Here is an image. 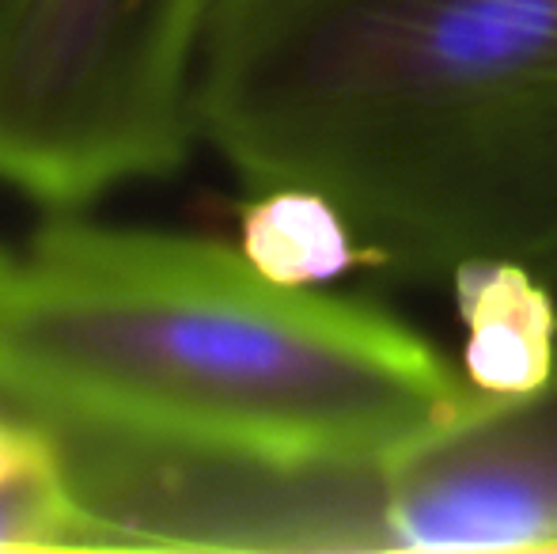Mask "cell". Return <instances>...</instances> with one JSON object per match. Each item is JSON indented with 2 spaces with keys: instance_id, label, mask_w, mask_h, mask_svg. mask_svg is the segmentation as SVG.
Listing matches in <instances>:
<instances>
[{
  "instance_id": "1",
  "label": "cell",
  "mask_w": 557,
  "mask_h": 554,
  "mask_svg": "<svg viewBox=\"0 0 557 554\" xmlns=\"http://www.w3.org/2000/svg\"><path fill=\"white\" fill-rule=\"evenodd\" d=\"M474 399L425 334L239 247L69 213L0 244V403L53 433L383 456Z\"/></svg>"
},
{
  "instance_id": "2",
  "label": "cell",
  "mask_w": 557,
  "mask_h": 554,
  "mask_svg": "<svg viewBox=\"0 0 557 554\" xmlns=\"http://www.w3.org/2000/svg\"><path fill=\"white\" fill-rule=\"evenodd\" d=\"M198 126L255 190L326 194L375 267L557 288V0H235Z\"/></svg>"
},
{
  "instance_id": "3",
  "label": "cell",
  "mask_w": 557,
  "mask_h": 554,
  "mask_svg": "<svg viewBox=\"0 0 557 554\" xmlns=\"http://www.w3.org/2000/svg\"><path fill=\"white\" fill-rule=\"evenodd\" d=\"M235 0H12L0 15V186L58 213L168 178Z\"/></svg>"
},
{
  "instance_id": "4",
  "label": "cell",
  "mask_w": 557,
  "mask_h": 554,
  "mask_svg": "<svg viewBox=\"0 0 557 554\" xmlns=\"http://www.w3.org/2000/svg\"><path fill=\"white\" fill-rule=\"evenodd\" d=\"M380 551H557V369L395 452L326 459L319 554Z\"/></svg>"
},
{
  "instance_id": "5",
  "label": "cell",
  "mask_w": 557,
  "mask_h": 554,
  "mask_svg": "<svg viewBox=\"0 0 557 554\" xmlns=\"http://www.w3.org/2000/svg\"><path fill=\"white\" fill-rule=\"evenodd\" d=\"M462 331V372L493 399L546 387L557 369V288L508 259L462 262L451 278Z\"/></svg>"
},
{
  "instance_id": "6",
  "label": "cell",
  "mask_w": 557,
  "mask_h": 554,
  "mask_svg": "<svg viewBox=\"0 0 557 554\" xmlns=\"http://www.w3.org/2000/svg\"><path fill=\"white\" fill-rule=\"evenodd\" d=\"M239 251L258 274L293 288H323L357 267H375L349 217L304 186H262L243 201Z\"/></svg>"
},
{
  "instance_id": "7",
  "label": "cell",
  "mask_w": 557,
  "mask_h": 554,
  "mask_svg": "<svg viewBox=\"0 0 557 554\" xmlns=\"http://www.w3.org/2000/svg\"><path fill=\"white\" fill-rule=\"evenodd\" d=\"M122 551L76 497L61 456L0 482V554Z\"/></svg>"
},
{
  "instance_id": "8",
  "label": "cell",
  "mask_w": 557,
  "mask_h": 554,
  "mask_svg": "<svg viewBox=\"0 0 557 554\" xmlns=\"http://www.w3.org/2000/svg\"><path fill=\"white\" fill-rule=\"evenodd\" d=\"M58 456H61V448H58L53 429H46L42 421L20 415V410L0 403V482L53 464Z\"/></svg>"
},
{
  "instance_id": "9",
  "label": "cell",
  "mask_w": 557,
  "mask_h": 554,
  "mask_svg": "<svg viewBox=\"0 0 557 554\" xmlns=\"http://www.w3.org/2000/svg\"><path fill=\"white\" fill-rule=\"evenodd\" d=\"M8 4H12V0H0V15H4V8H8Z\"/></svg>"
}]
</instances>
